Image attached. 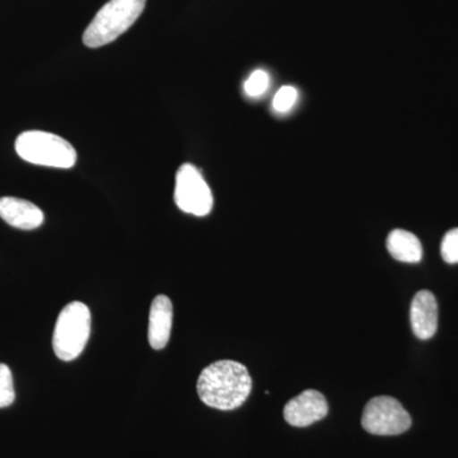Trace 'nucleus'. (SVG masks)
I'll return each mask as SVG.
<instances>
[{
  "label": "nucleus",
  "mask_w": 458,
  "mask_h": 458,
  "mask_svg": "<svg viewBox=\"0 0 458 458\" xmlns=\"http://www.w3.org/2000/svg\"><path fill=\"white\" fill-rule=\"evenodd\" d=\"M252 390V379L243 364L219 360L210 364L198 379V394L210 408L234 410L245 403Z\"/></svg>",
  "instance_id": "nucleus-1"
},
{
  "label": "nucleus",
  "mask_w": 458,
  "mask_h": 458,
  "mask_svg": "<svg viewBox=\"0 0 458 458\" xmlns=\"http://www.w3.org/2000/svg\"><path fill=\"white\" fill-rule=\"evenodd\" d=\"M147 0H110L93 18L83 33L87 47H105L128 31L143 13Z\"/></svg>",
  "instance_id": "nucleus-2"
},
{
  "label": "nucleus",
  "mask_w": 458,
  "mask_h": 458,
  "mask_svg": "<svg viewBox=\"0 0 458 458\" xmlns=\"http://www.w3.org/2000/svg\"><path fill=\"white\" fill-rule=\"evenodd\" d=\"M90 311L82 302L66 304L56 319L54 352L60 360L71 361L82 354L90 335Z\"/></svg>",
  "instance_id": "nucleus-3"
},
{
  "label": "nucleus",
  "mask_w": 458,
  "mask_h": 458,
  "mask_svg": "<svg viewBox=\"0 0 458 458\" xmlns=\"http://www.w3.org/2000/svg\"><path fill=\"white\" fill-rule=\"evenodd\" d=\"M17 155L32 165L54 168L73 167L77 152L69 141L51 132L25 131L17 138Z\"/></svg>",
  "instance_id": "nucleus-4"
},
{
  "label": "nucleus",
  "mask_w": 458,
  "mask_h": 458,
  "mask_svg": "<svg viewBox=\"0 0 458 458\" xmlns=\"http://www.w3.org/2000/svg\"><path fill=\"white\" fill-rule=\"evenodd\" d=\"M361 426L375 436H397L410 429L411 418L394 397L378 396L364 408Z\"/></svg>",
  "instance_id": "nucleus-5"
},
{
  "label": "nucleus",
  "mask_w": 458,
  "mask_h": 458,
  "mask_svg": "<svg viewBox=\"0 0 458 458\" xmlns=\"http://www.w3.org/2000/svg\"><path fill=\"white\" fill-rule=\"evenodd\" d=\"M174 201L180 210L195 216H205L212 212V190L195 165H182L177 171Z\"/></svg>",
  "instance_id": "nucleus-6"
},
{
  "label": "nucleus",
  "mask_w": 458,
  "mask_h": 458,
  "mask_svg": "<svg viewBox=\"0 0 458 458\" xmlns=\"http://www.w3.org/2000/svg\"><path fill=\"white\" fill-rule=\"evenodd\" d=\"M328 412L327 401L316 390H306L284 406V418L291 426L304 428L322 420Z\"/></svg>",
  "instance_id": "nucleus-7"
},
{
  "label": "nucleus",
  "mask_w": 458,
  "mask_h": 458,
  "mask_svg": "<svg viewBox=\"0 0 458 458\" xmlns=\"http://www.w3.org/2000/svg\"><path fill=\"white\" fill-rule=\"evenodd\" d=\"M410 322L415 336L428 340L438 328V304L432 292L420 291L415 294L410 309Z\"/></svg>",
  "instance_id": "nucleus-8"
},
{
  "label": "nucleus",
  "mask_w": 458,
  "mask_h": 458,
  "mask_svg": "<svg viewBox=\"0 0 458 458\" xmlns=\"http://www.w3.org/2000/svg\"><path fill=\"white\" fill-rule=\"evenodd\" d=\"M174 306L167 295H157L150 306L148 342L156 351H162L170 342Z\"/></svg>",
  "instance_id": "nucleus-9"
},
{
  "label": "nucleus",
  "mask_w": 458,
  "mask_h": 458,
  "mask_svg": "<svg viewBox=\"0 0 458 458\" xmlns=\"http://www.w3.org/2000/svg\"><path fill=\"white\" fill-rule=\"evenodd\" d=\"M0 218L12 227L32 231L44 223V213L23 199L5 197L0 198Z\"/></svg>",
  "instance_id": "nucleus-10"
},
{
  "label": "nucleus",
  "mask_w": 458,
  "mask_h": 458,
  "mask_svg": "<svg viewBox=\"0 0 458 458\" xmlns=\"http://www.w3.org/2000/svg\"><path fill=\"white\" fill-rule=\"evenodd\" d=\"M387 250L397 261L417 264L423 258L420 241L411 232L394 229L387 237Z\"/></svg>",
  "instance_id": "nucleus-11"
},
{
  "label": "nucleus",
  "mask_w": 458,
  "mask_h": 458,
  "mask_svg": "<svg viewBox=\"0 0 458 458\" xmlns=\"http://www.w3.org/2000/svg\"><path fill=\"white\" fill-rule=\"evenodd\" d=\"M16 399L13 376L7 364L0 363V409L8 408Z\"/></svg>",
  "instance_id": "nucleus-12"
},
{
  "label": "nucleus",
  "mask_w": 458,
  "mask_h": 458,
  "mask_svg": "<svg viewBox=\"0 0 458 458\" xmlns=\"http://www.w3.org/2000/svg\"><path fill=\"white\" fill-rule=\"evenodd\" d=\"M270 86L269 74L261 69H258L254 73H251L243 86L245 93L249 98H261Z\"/></svg>",
  "instance_id": "nucleus-13"
},
{
  "label": "nucleus",
  "mask_w": 458,
  "mask_h": 458,
  "mask_svg": "<svg viewBox=\"0 0 458 458\" xmlns=\"http://www.w3.org/2000/svg\"><path fill=\"white\" fill-rule=\"evenodd\" d=\"M298 99V90L292 86L282 87L274 96L273 108L276 113L284 114L293 108Z\"/></svg>",
  "instance_id": "nucleus-14"
},
{
  "label": "nucleus",
  "mask_w": 458,
  "mask_h": 458,
  "mask_svg": "<svg viewBox=\"0 0 458 458\" xmlns=\"http://www.w3.org/2000/svg\"><path fill=\"white\" fill-rule=\"evenodd\" d=\"M441 255L447 264H458V228L445 233L442 241Z\"/></svg>",
  "instance_id": "nucleus-15"
}]
</instances>
